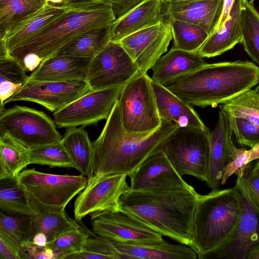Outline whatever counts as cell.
Here are the masks:
<instances>
[{
  "instance_id": "6da1fadb",
  "label": "cell",
  "mask_w": 259,
  "mask_h": 259,
  "mask_svg": "<svg viewBox=\"0 0 259 259\" xmlns=\"http://www.w3.org/2000/svg\"><path fill=\"white\" fill-rule=\"evenodd\" d=\"M161 120L159 127L148 136L126 135L117 100L99 137L92 143V175L87 184L106 176H129L148 157L162 151L167 138L178 126Z\"/></svg>"
},
{
  "instance_id": "7a4b0ae2",
  "label": "cell",
  "mask_w": 259,
  "mask_h": 259,
  "mask_svg": "<svg viewBox=\"0 0 259 259\" xmlns=\"http://www.w3.org/2000/svg\"><path fill=\"white\" fill-rule=\"evenodd\" d=\"M201 195L192 186L165 191H132L119 199V211L162 236L190 247Z\"/></svg>"
},
{
  "instance_id": "3957f363",
  "label": "cell",
  "mask_w": 259,
  "mask_h": 259,
  "mask_svg": "<svg viewBox=\"0 0 259 259\" xmlns=\"http://www.w3.org/2000/svg\"><path fill=\"white\" fill-rule=\"evenodd\" d=\"M259 83V68L248 61L206 63L165 87L192 106L215 107Z\"/></svg>"
},
{
  "instance_id": "277c9868",
  "label": "cell",
  "mask_w": 259,
  "mask_h": 259,
  "mask_svg": "<svg viewBox=\"0 0 259 259\" xmlns=\"http://www.w3.org/2000/svg\"><path fill=\"white\" fill-rule=\"evenodd\" d=\"M116 17L111 7L93 0H74L67 3L64 13L55 21L10 52L20 61L28 54L41 62L56 55L81 34L111 25Z\"/></svg>"
},
{
  "instance_id": "5b68a950",
  "label": "cell",
  "mask_w": 259,
  "mask_h": 259,
  "mask_svg": "<svg viewBox=\"0 0 259 259\" xmlns=\"http://www.w3.org/2000/svg\"><path fill=\"white\" fill-rule=\"evenodd\" d=\"M242 213L241 192L236 185L200 195L194 217L190 247L200 259L226 245L237 230Z\"/></svg>"
},
{
  "instance_id": "8992f818",
  "label": "cell",
  "mask_w": 259,
  "mask_h": 259,
  "mask_svg": "<svg viewBox=\"0 0 259 259\" xmlns=\"http://www.w3.org/2000/svg\"><path fill=\"white\" fill-rule=\"evenodd\" d=\"M118 104L126 135L148 136L161 124L152 79L147 73L139 72L123 85Z\"/></svg>"
},
{
  "instance_id": "52a82bcc",
  "label": "cell",
  "mask_w": 259,
  "mask_h": 259,
  "mask_svg": "<svg viewBox=\"0 0 259 259\" xmlns=\"http://www.w3.org/2000/svg\"><path fill=\"white\" fill-rule=\"evenodd\" d=\"M210 131L178 127L167 138L162 151L178 174L206 181Z\"/></svg>"
},
{
  "instance_id": "ba28073f",
  "label": "cell",
  "mask_w": 259,
  "mask_h": 259,
  "mask_svg": "<svg viewBox=\"0 0 259 259\" xmlns=\"http://www.w3.org/2000/svg\"><path fill=\"white\" fill-rule=\"evenodd\" d=\"M56 124L44 112L26 106L0 109V136L7 134L29 149L61 141Z\"/></svg>"
},
{
  "instance_id": "9c48e42d",
  "label": "cell",
  "mask_w": 259,
  "mask_h": 259,
  "mask_svg": "<svg viewBox=\"0 0 259 259\" xmlns=\"http://www.w3.org/2000/svg\"><path fill=\"white\" fill-rule=\"evenodd\" d=\"M19 184L41 202L65 208L87 186L84 176L60 175L25 169L16 178Z\"/></svg>"
},
{
  "instance_id": "30bf717a",
  "label": "cell",
  "mask_w": 259,
  "mask_h": 259,
  "mask_svg": "<svg viewBox=\"0 0 259 259\" xmlns=\"http://www.w3.org/2000/svg\"><path fill=\"white\" fill-rule=\"evenodd\" d=\"M124 85L89 91L53 113L56 125L59 127L69 128L95 124L107 119L118 100Z\"/></svg>"
},
{
  "instance_id": "8fae6325",
  "label": "cell",
  "mask_w": 259,
  "mask_h": 259,
  "mask_svg": "<svg viewBox=\"0 0 259 259\" xmlns=\"http://www.w3.org/2000/svg\"><path fill=\"white\" fill-rule=\"evenodd\" d=\"M139 72L121 45L110 41L92 59L85 80L91 91L99 90L124 85Z\"/></svg>"
},
{
  "instance_id": "7c38bea8",
  "label": "cell",
  "mask_w": 259,
  "mask_h": 259,
  "mask_svg": "<svg viewBox=\"0 0 259 259\" xmlns=\"http://www.w3.org/2000/svg\"><path fill=\"white\" fill-rule=\"evenodd\" d=\"M90 91L85 80L38 81L28 79L20 89L4 102L0 109L10 102L25 101L41 105L54 113Z\"/></svg>"
},
{
  "instance_id": "4fadbf2b",
  "label": "cell",
  "mask_w": 259,
  "mask_h": 259,
  "mask_svg": "<svg viewBox=\"0 0 259 259\" xmlns=\"http://www.w3.org/2000/svg\"><path fill=\"white\" fill-rule=\"evenodd\" d=\"M172 38L168 18L132 33L118 42L125 50L139 72L147 73L167 51Z\"/></svg>"
},
{
  "instance_id": "5bb4252c",
  "label": "cell",
  "mask_w": 259,
  "mask_h": 259,
  "mask_svg": "<svg viewBox=\"0 0 259 259\" xmlns=\"http://www.w3.org/2000/svg\"><path fill=\"white\" fill-rule=\"evenodd\" d=\"M125 175L106 176L87 184L74 203L75 219L93 213L119 211L121 196L130 190Z\"/></svg>"
},
{
  "instance_id": "9a60e30c",
  "label": "cell",
  "mask_w": 259,
  "mask_h": 259,
  "mask_svg": "<svg viewBox=\"0 0 259 259\" xmlns=\"http://www.w3.org/2000/svg\"><path fill=\"white\" fill-rule=\"evenodd\" d=\"M94 232L120 243L152 242L162 236L130 215L120 211L90 214Z\"/></svg>"
},
{
  "instance_id": "2e32d148",
  "label": "cell",
  "mask_w": 259,
  "mask_h": 259,
  "mask_svg": "<svg viewBox=\"0 0 259 259\" xmlns=\"http://www.w3.org/2000/svg\"><path fill=\"white\" fill-rule=\"evenodd\" d=\"M132 191H165L189 187L162 151L148 157L129 176Z\"/></svg>"
},
{
  "instance_id": "e0dca14e",
  "label": "cell",
  "mask_w": 259,
  "mask_h": 259,
  "mask_svg": "<svg viewBox=\"0 0 259 259\" xmlns=\"http://www.w3.org/2000/svg\"><path fill=\"white\" fill-rule=\"evenodd\" d=\"M30 209L31 227L28 241L38 232L45 233L48 242L70 230L84 228L81 221L68 216L65 208L45 204L25 191Z\"/></svg>"
},
{
  "instance_id": "ac0fdd59",
  "label": "cell",
  "mask_w": 259,
  "mask_h": 259,
  "mask_svg": "<svg viewBox=\"0 0 259 259\" xmlns=\"http://www.w3.org/2000/svg\"><path fill=\"white\" fill-rule=\"evenodd\" d=\"M240 192L242 213L237 230L226 245L209 257L212 255L219 258L248 259L251 252L259 248V213Z\"/></svg>"
},
{
  "instance_id": "d6986e66",
  "label": "cell",
  "mask_w": 259,
  "mask_h": 259,
  "mask_svg": "<svg viewBox=\"0 0 259 259\" xmlns=\"http://www.w3.org/2000/svg\"><path fill=\"white\" fill-rule=\"evenodd\" d=\"M104 238V237H103ZM115 259H196L190 247L170 244L162 239L152 242L120 243L104 238Z\"/></svg>"
},
{
  "instance_id": "ffe728a7",
  "label": "cell",
  "mask_w": 259,
  "mask_h": 259,
  "mask_svg": "<svg viewBox=\"0 0 259 259\" xmlns=\"http://www.w3.org/2000/svg\"><path fill=\"white\" fill-rule=\"evenodd\" d=\"M224 0H183L164 2L165 16L199 25L210 35L220 19Z\"/></svg>"
},
{
  "instance_id": "44dd1931",
  "label": "cell",
  "mask_w": 259,
  "mask_h": 259,
  "mask_svg": "<svg viewBox=\"0 0 259 259\" xmlns=\"http://www.w3.org/2000/svg\"><path fill=\"white\" fill-rule=\"evenodd\" d=\"M232 134L227 119L220 110L218 121L209 137V162L205 182L212 191L219 189L229 162Z\"/></svg>"
},
{
  "instance_id": "7402d4cb",
  "label": "cell",
  "mask_w": 259,
  "mask_h": 259,
  "mask_svg": "<svg viewBox=\"0 0 259 259\" xmlns=\"http://www.w3.org/2000/svg\"><path fill=\"white\" fill-rule=\"evenodd\" d=\"M163 0H147L111 25L110 41L118 42L124 37L163 21L165 16Z\"/></svg>"
},
{
  "instance_id": "603a6c76",
  "label": "cell",
  "mask_w": 259,
  "mask_h": 259,
  "mask_svg": "<svg viewBox=\"0 0 259 259\" xmlns=\"http://www.w3.org/2000/svg\"><path fill=\"white\" fill-rule=\"evenodd\" d=\"M92 59L55 55L42 62L28 79L38 81L85 80Z\"/></svg>"
},
{
  "instance_id": "cb8c5ba5",
  "label": "cell",
  "mask_w": 259,
  "mask_h": 259,
  "mask_svg": "<svg viewBox=\"0 0 259 259\" xmlns=\"http://www.w3.org/2000/svg\"><path fill=\"white\" fill-rule=\"evenodd\" d=\"M197 52L172 48L161 56L152 69L153 81L166 87L207 63Z\"/></svg>"
},
{
  "instance_id": "d4e9b609",
  "label": "cell",
  "mask_w": 259,
  "mask_h": 259,
  "mask_svg": "<svg viewBox=\"0 0 259 259\" xmlns=\"http://www.w3.org/2000/svg\"><path fill=\"white\" fill-rule=\"evenodd\" d=\"M152 85L161 119L173 122L178 127L208 129L193 106L152 80Z\"/></svg>"
},
{
  "instance_id": "484cf974",
  "label": "cell",
  "mask_w": 259,
  "mask_h": 259,
  "mask_svg": "<svg viewBox=\"0 0 259 259\" xmlns=\"http://www.w3.org/2000/svg\"><path fill=\"white\" fill-rule=\"evenodd\" d=\"M240 10L241 0H235L228 20L214 30L196 52L202 58L213 57L241 43Z\"/></svg>"
},
{
  "instance_id": "4316f807",
  "label": "cell",
  "mask_w": 259,
  "mask_h": 259,
  "mask_svg": "<svg viewBox=\"0 0 259 259\" xmlns=\"http://www.w3.org/2000/svg\"><path fill=\"white\" fill-rule=\"evenodd\" d=\"M67 3L60 5L47 3L38 13L0 41L5 44L10 53L62 15L66 9Z\"/></svg>"
},
{
  "instance_id": "83f0119b",
  "label": "cell",
  "mask_w": 259,
  "mask_h": 259,
  "mask_svg": "<svg viewBox=\"0 0 259 259\" xmlns=\"http://www.w3.org/2000/svg\"><path fill=\"white\" fill-rule=\"evenodd\" d=\"M46 0H0V40L33 16Z\"/></svg>"
},
{
  "instance_id": "f1b7e54d",
  "label": "cell",
  "mask_w": 259,
  "mask_h": 259,
  "mask_svg": "<svg viewBox=\"0 0 259 259\" xmlns=\"http://www.w3.org/2000/svg\"><path fill=\"white\" fill-rule=\"evenodd\" d=\"M61 142L74 168L89 179L92 175L93 144L83 126L67 128Z\"/></svg>"
},
{
  "instance_id": "f546056e",
  "label": "cell",
  "mask_w": 259,
  "mask_h": 259,
  "mask_svg": "<svg viewBox=\"0 0 259 259\" xmlns=\"http://www.w3.org/2000/svg\"><path fill=\"white\" fill-rule=\"evenodd\" d=\"M29 159V148L7 134L0 136V180L16 179Z\"/></svg>"
},
{
  "instance_id": "4dcf8cb0",
  "label": "cell",
  "mask_w": 259,
  "mask_h": 259,
  "mask_svg": "<svg viewBox=\"0 0 259 259\" xmlns=\"http://www.w3.org/2000/svg\"><path fill=\"white\" fill-rule=\"evenodd\" d=\"M110 31L111 25L89 30L76 37L56 55L93 58L110 41Z\"/></svg>"
},
{
  "instance_id": "1f68e13d",
  "label": "cell",
  "mask_w": 259,
  "mask_h": 259,
  "mask_svg": "<svg viewBox=\"0 0 259 259\" xmlns=\"http://www.w3.org/2000/svg\"><path fill=\"white\" fill-rule=\"evenodd\" d=\"M241 42L249 57L259 65V12L253 2L241 0Z\"/></svg>"
},
{
  "instance_id": "d6a6232c",
  "label": "cell",
  "mask_w": 259,
  "mask_h": 259,
  "mask_svg": "<svg viewBox=\"0 0 259 259\" xmlns=\"http://www.w3.org/2000/svg\"><path fill=\"white\" fill-rule=\"evenodd\" d=\"M168 18L174 39V48L196 52L209 36L207 31L199 25Z\"/></svg>"
},
{
  "instance_id": "836d02e7",
  "label": "cell",
  "mask_w": 259,
  "mask_h": 259,
  "mask_svg": "<svg viewBox=\"0 0 259 259\" xmlns=\"http://www.w3.org/2000/svg\"><path fill=\"white\" fill-rule=\"evenodd\" d=\"M28 79L26 70L18 60L11 56L0 60V107Z\"/></svg>"
},
{
  "instance_id": "e575fe53",
  "label": "cell",
  "mask_w": 259,
  "mask_h": 259,
  "mask_svg": "<svg viewBox=\"0 0 259 259\" xmlns=\"http://www.w3.org/2000/svg\"><path fill=\"white\" fill-rule=\"evenodd\" d=\"M0 208L9 213L30 215L25 191L16 178L0 180Z\"/></svg>"
},
{
  "instance_id": "d590c367",
  "label": "cell",
  "mask_w": 259,
  "mask_h": 259,
  "mask_svg": "<svg viewBox=\"0 0 259 259\" xmlns=\"http://www.w3.org/2000/svg\"><path fill=\"white\" fill-rule=\"evenodd\" d=\"M220 110L259 125V94L251 89L220 105Z\"/></svg>"
},
{
  "instance_id": "8d00e7d4",
  "label": "cell",
  "mask_w": 259,
  "mask_h": 259,
  "mask_svg": "<svg viewBox=\"0 0 259 259\" xmlns=\"http://www.w3.org/2000/svg\"><path fill=\"white\" fill-rule=\"evenodd\" d=\"M30 149V164L51 167L74 168V164L61 141Z\"/></svg>"
},
{
  "instance_id": "74e56055",
  "label": "cell",
  "mask_w": 259,
  "mask_h": 259,
  "mask_svg": "<svg viewBox=\"0 0 259 259\" xmlns=\"http://www.w3.org/2000/svg\"><path fill=\"white\" fill-rule=\"evenodd\" d=\"M31 227L30 215L0 212V231L22 245L28 241Z\"/></svg>"
},
{
  "instance_id": "f35d334b",
  "label": "cell",
  "mask_w": 259,
  "mask_h": 259,
  "mask_svg": "<svg viewBox=\"0 0 259 259\" xmlns=\"http://www.w3.org/2000/svg\"><path fill=\"white\" fill-rule=\"evenodd\" d=\"M259 158V144L249 150L236 147L232 142L231 145L230 160L227 165L221 183L224 185L228 178L235 175L240 176L246 165Z\"/></svg>"
},
{
  "instance_id": "ab89813d",
  "label": "cell",
  "mask_w": 259,
  "mask_h": 259,
  "mask_svg": "<svg viewBox=\"0 0 259 259\" xmlns=\"http://www.w3.org/2000/svg\"><path fill=\"white\" fill-rule=\"evenodd\" d=\"M236 185L254 210L259 213V168L254 161L248 163Z\"/></svg>"
},
{
  "instance_id": "60d3db41",
  "label": "cell",
  "mask_w": 259,
  "mask_h": 259,
  "mask_svg": "<svg viewBox=\"0 0 259 259\" xmlns=\"http://www.w3.org/2000/svg\"><path fill=\"white\" fill-rule=\"evenodd\" d=\"M222 112L227 119L238 144L250 148L259 144L258 125L244 118L234 117Z\"/></svg>"
},
{
  "instance_id": "b9f144b4",
  "label": "cell",
  "mask_w": 259,
  "mask_h": 259,
  "mask_svg": "<svg viewBox=\"0 0 259 259\" xmlns=\"http://www.w3.org/2000/svg\"><path fill=\"white\" fill-rule=\"evenodd\" d=\"M91 234L86 227L70 230L48 242L46 247L68 251L71 254L78 252L83 249Z\"/></svg>"
},
{
  "instance_id": "7bdbcfd3",
  "label": "cell",
  "mask_w": 259,
  "mask_h": 259,
  "mask_svg": "<svg viewBox=\"0 0 259 259\" xmlns=\"http://www.w3.org/2000/svg\"><path fill=\"white\" fill-rule=\"evenodd\" d=\"M115 259L104 238L96 236L88 239L83 249L70 254L66 259Z\"/></svg>"
},
{
  "instance_id": "ee69618b",
  "label": "cell",
  "mask_w": 259,
  "mask_h": 259,
  "mask_svg": "<svg viewBox=\"0 0 259 259\" xmlns=\"http://www.w3.org/2000/svg\"><path fill=\"white\" fill-rule=\"evenodd\" d=\"M70 254L68 251L53 249L46 246L39 247L30 241L23 244L19 251L20 259H64Z\"/></svg>"
},
{
  "instance_id": "f6af8a7d",
  "label": "cell",
  "mask_w": 259,
  "mask_h": 259,
  "mask_svg": "<svg viewBox=\"0 0 259 259\" xmlns=\"http://www.w3.org/2000/svg\"><path fill=\"white\" fill-rule=\"evenodd\" d=\"M21 246L12 238L0 232V259H20Z\"/></svg>"
},
{
  "instance_id": "bcb514c9",
  "label": "cell",
  "mask_w": 259,
  "mask_h": 259,
  "mask_svg": "<svg viewBox=\"0 0 259 259\" xmlns=\"http://www.w3.org/2000/svg\"><path fill=\"white\" fill-rule=\"evenodd\" d=\"M74 1V0H72ZM110 6L118 19L147 0H93Z\"/></svg>"
},
{
  "instance_id": "7dc6e473",
  "label": "cell",
  "mask_w": 259,
  "mask_h": 259,
  "mask_svg": "<svg viewBox=\"0 0 259 259\" xmlns=\"http://www.w3.org/2000/svg\"><path fill=\"white\" fill-rule=\"evenodd\" d=\"M235 0H224L222 13L214 30L220 27L229 18L230 13Z\"/></svg>"
},
{
  "instance_id": "c3c4849f",
  "label": "cell",
  "mask_w": 259,
  "mask_h": 259,
  "mask_svg": "<svg viewBox=\"0 0 259 259\" xmlns=\"http://www.w3.org/2000/svg\"><path fill=\"white\" fill-rule=\"evenodd\" d=\"M31 242L38 246L46 247L48 243V238L45 233L38 232L33 237Z\"/></svg>"
},
{
  "instance_id": "681fc988",
  "label": "cell",
  "mask_w": 259,
  "mask_h": 259,
  "mask_svg": "<svg viewBox=\"0 0 259 259\" xmlns=\"http://www.w3.org/2000/svg\"><path fill=\"white\" fill-rule=\"evenodd\" d=\"M47 2L49 4H51L53 5H63L64 4H66L69 2L72 1V0H46Z\"/></svg>"
},
{
  "instance_id": "f907efd6",
  "label": "cell",
  "mask_w": 259,
  "mask_h": 259,
  "mask_svg": "<svg viewBox=\"0 0 259 259\" xmlns=\"http://www.w3.org/2000/svg\"><path fill=\"white\" fill-rule=\"evenodd\" d=\"M248 259H259V248L255 249L251 252Z\"/></svg>"
},
{
  "instance_id": "816d5d0a",
  "label": "cell",
  "mask_w": 259,
  "mask_h": 259,
  "mask_svg": "<svg viewBox=\"0 0 259 259\" xmlns=\"http://www.w3.org/2000/svg\"><path fill=\"white\" fill-rule=\"evenodd\" d=\"M253 90L255 93L259 94V83H258V85L253 89Z\"/></svg>"
},
{
  "instance_id": "f5cc1de1",
  "label": "cell",
  "mask_w": 259,
  "mask_h": 259,
  "mask_svg": "<svg viewBox=\"0 0 259 259\" xmlns=\"http://www.w3.org/2000/svg\"><path fill=\"white\" fill-rule=\"evenodd\" d=\"M164 2H174V1H179L183 0H163Z\"/></svg>"
},
{
  "instance_id": "db71d44e",
  "label": "cell",
  "mask_w": 259,
  "mask_h": 259,
  "mask_svg": "<svg viewBox=\"0 0 259 259\" xmlns=\"http://www.w3.org/2000/svg\"><path fill=\"white\" fill-rule=\"evenodd\" d=\"M256 165L259 168V161H258L257 162H256Z\"/></svg>"
},
{
  "instance_id": "11a10c76",
  "label": "cell",
  "mask_w": 259,
  "mask_h": 259,
  "mask_svg": "<svg viewBox=\"0 0 259 259\" xmlns=\"http://www.w3.org/2000/svg\"><path fill=\"white\" fill-rule=\"evenodd\" d=\"M251 1L253 2V0H251Z\"/></svg>"
}]
</instances>
